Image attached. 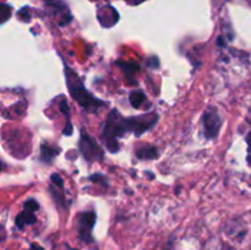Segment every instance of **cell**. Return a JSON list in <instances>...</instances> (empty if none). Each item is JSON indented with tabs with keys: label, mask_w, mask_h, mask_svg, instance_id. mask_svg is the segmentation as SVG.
<instances>
[{
	"label": "cell",
	"mask_w": 251,
	"mask_h": 250,
	"mask_svg": "<svg viewBox=\"0 0 251 250\" xmlns=\"http://www.w3.org/2000/svg\"><path fill=\"white\" fill-rule=\"evenodd\" d=\"M64 73H65L66 86L71 98L78 103V105L83 108L88 113H97L100 108L105 107L107 103L104 100L96 98L83 85L82 80L78 77L77 74L64 63Z\"/></svg>",
	"instance_id": "6da1fadb"
},
{
	"label": "cell",
	"mask_w": 251,
	"mask_h": 250,
	"mask_svg": "<svg viewBox=\"0 0 251 250\" xmlns=\"http://www.w3.org/2000/svg\"><path fill=\"white\" fill-rule=\"evenodd\" d=\"M122 114L118 109H112L108 114L107 120L104 123L102 131V137L104 139L105 145L110 152L119 151V144L118 139L124 136L122 127Z\"/></svg>",
	"instance_id": "7a4b0ae2"
},
{
	"label": "cell",
	"mask_w": 251,
	"mask_h": 250,
	"mask_svg": "<svg viewBox=\"0 0 251 250\" xmlns=\"http://www.w3.org/2000/svg\"><path fill=\"white\" fill-rule=\"evenodd\" d=\"M157 122H158V114L151 113V114H141L139 117H123L122 124L124 134L132 132L135 134V136H141L144 132L152 129L157 124Z\"/></svg>",
	"instance_id": "3957f363"
},
{
	"label": "cell",
	"mask_w": 251,
	"mask_h": 250,
	"mask_svg": "<svg viewBox=\"0 0 251 250\" xmlns=\"http://www.w3.org/2000/svg\"><path fill=\"white\" fill-rule=\"evenodd\" d=\"M78 151L87 162H100L104 158V151L97 144L95 139L85 130H81L80 141H78Z\"/></svg>",
	"instance_id": "277c9868"
},
{
	"label": "cell",
	"mask_w": 251,
	"mask_h": 250,
	"mask_svg": "<svg viewBox=\"0 0 251 250\" xmlns=\"http://www.w3.org/2000/svg\"><path fill=\"white\" fill-rule=\"evenodd\" d=\"M97 222V215L95 211H83L77 216V233L81 242L92 243L93 242V228Z\"/></svg>",
	"instance_id": "5b68a950"
},
{
	"label": "cell",
	"mask_w": 251,
	"mask_h": 250,
	"mask_svg": "<svg viewBox=\"0 0 251 250\" xmlns=\"http://www.w3.org/2000/svg\"><path fill=\"white\" fill-rule=\"evenodd\" d=\"M202 125H203V134L205 137L208 140H213L218 136L221 129H222L223 120L221 115L218 114L217 109L213 107H210L202 117Z\"/></svg>",
	"instance_id": "8992f818"
},
{
	"label": "cell",
	"mask_w": 251,
	"mask_h": 250,
	"mask_svg": "<svg viewBox=\"0 0 251 250\" xmlns=\"http://www.w3.org/2000/svg\"><path fill=\"white\" fill-rule=\"evenodd\" d=\"M49 193H50L51 198H53L58 208H64V210L68 208L65 190H64V180L59 173H53L50 175Z\"/></svg>",
	"instance_id": "52a82bcc"
},
{
	"label": "cell",
	"mask_w": 251,
	"mask_h": 250,
	"mask_svg": "<svg viewBox=\"0 0 251 250\" xmlns=\"http://www.w3.org/2000/svg\"><path fill=\"white\" fill-rule=\"evenodd\" d=\"M36 221L37 218H36V215H34V212H32V211H28V210H25L24 208V211L20 212L19 215L16 216V218H15V225H16L17 229L22 230L26 225H33Z\"/></svg>",
	"instance_id": "ba28073f"
},
{
	"label": "cell",
	"mask_w": 251,
	"mask_h": 250,
	"mask_svg": "<svg viewBox=\"0 0 251 250\" xmlns=\"http://www.w3.org/2000/svg\"><path fill=\"white\" fill-rule=\"evenodd\" d=\"M59 152H60L59 147L43 144L41 145V157H39V159L43 163H51V161L59 154Z\"/></svg>",
	"instance_id": "9c48e42d"
},
{
	"label": "cell",
	"mask_w": 251,
	"mask_h": 250,
	"mask_svg": "<svg viewBox=\"0 0 251 250\" xmlns=\"http://www.w3.org/2000/svg\"><path fill=\"white\" fill-rule=\"evenodd\" d=\"M136 157L139 159H154L158 157V150L157 147L152 146V145H145L141 146L139 150H136Z\"/></svg>",
	"instance_id": "30bf717a"
},
{
	"label": "cell",
	"mask_w": 251,
	"mask_h": 250,
	"mask_svg": "<svg viewBox=\"0 0 251 250\" xmlns=\"http://www.w3.org/2000/svg\"><path fill=\"white\" fill-rule=\"evenodd\" d=\"M145 100H146V95H145V92L142 90H135L130 93L129 102L130 104L134 108H136V109L141 107V104Z\"/></svg>",
	"instance_id": "8fae6325"
},
{
	"label": "cell",
	"mask_w": 251,
	"mask_h": 250,
	"mask_svg": "<svg viewBox=\"0 0 251 250\" xmlns=\"http://www.w3.org/2000/svg\"><path fill=\"white\" fill-rule=\"evenodd\" d=\"M118 65H120V68L124 70V73L126 74V75L132 76L135 73H137V71L140 70V66L136 65V64H131V63H122V61H119L118 63Z\"/></svg>",
	"instance_id": "7c38bea8"
},
{
	"label": "cell",
	"mask_w": 251,
	"mask_h": 250,
	"mask_svg": "<svg viewBox=\"0 0 251 250\" xmlns=\"http://www.w3.org/2000/svg\"><path fill=\"white\" fill-rule=\"evenodd\" d=\"M11 15V6L7 4H1V9H0V16H1V24H5L7 19Z\"/></svg>",
	"instance_id": "4fadbf2b"
},
{
	"label": "cell",
	"mask_w": 251,
	"mask_h": 250,
	"mask_svg": "<svg viewBox=\"0 0 251 250\" xmlns=\"http://www.w3.org/2000/svg\"><path fill=\"white\" fill-rule=\"evenodd\" d=\"M24 208L25 210L32 211V212H36L39 208V203L37 202V200H34V199H28V200L25 201Z\"/></svg>",
	"instance_id": "5bb4252c"
},
{
	"label": "cell",
	"mask_w": 251,
	"mask_h": 250,
	"mask_svg": "<svg viewBox=\"0 0 251 250\" xmlns=\"http://www.w3.org/2000/svg\"><path fill=\"white\" fill-rule=\"evenodd\" d=\"M88 179H90L91 181H93V183H100L102 185H104V186L108 185L107 180H105V178L100 173H95L93 175H91Z\"/></svg>",
	"instance_id": "9a60e30c"
},
{
	"label": "cell",
	"mask_w": 251,
	"mask_h": 250,
	"mask_svg": "<svg viewBox=\"0 0 251 250\" xmlns=\"http://www.w3.org/2000/svg\"><path fill=\"white\" fill-rule=\"evenodd\" d=\"M147 66L151 69H157L159 66V59L157 56H151V58L147 60Z\"/></svg>",
	"instance_id": "2e32d148"
},
{
	"label": "cell",
	"mask_w": 251,
	"mask_h": 250,
	"mask_svg": "<svg viewBox=\"0 0 251 250\" xmlns=\"http://www.w3.org/2000/svg\"><path fill=\"white\" fill-rule=\"evenodd\" d=\"M27 11H28V9H27V7H24V9L21 10V11H19V15H17V16H19V19H21L22 21H25V22H28L29 21V14H27Z\"/></svg>",
	"instance_id": "e0dca14e"
},
{
	"label": "cell",
	"mask_w": 251,
	"mask_h": 250,
	"mask_svg": "<svg viewBox=\"0 0 251 250\" xmlns=\"http://www.w3.org/2000/svg\"><path fill=\"white\" fill-rule=\"evenodd\" d=\"M28 250H44L43 247H41L39 244H36V243H32L31 247H29Z\"/></svg>",
	"instance_id": "ac0fdd59"
},
{
	"label": "cell",
	"mask_w": 251,
	"mask_h": 250,
	"mask_svg": "<svg viewBox=\"0 0 251 250\" xmlns=\"http://www.w3.org/2000/svg\"><path fill=\"white\" fill-rule=\"evenodd\" d=\"M247 141H248V144H249V146H250V150H251V130H250V132H249V134H248Z\"/></svg>",
	"instance_id": "d6986e66"
},
{
	"label": "cell",
	"mask_w": 251,
	"mask_h": 250,
	"mask_svg": "<svg viewBox=\"0 0 251 250\" xmlns=\"http://www.w3.org/2000/svg\"><path fill=\"white\" fill-rule=\"evenodd\" d=\"M141 1H144V0H132V2H134V4H139V2H141Z\"/></svg>",
	"instance_id": "ffe728a7"
},
{
	"label": "cell",
	"mask_w": 251,
	"mask_h": 250,
	"mask_svg": "<svg viewBox=\"0 0 251 250\" xmlns=\"http://www.w3.org/2000/svg\"><path fill=\"white\" fill-rule=\"evenodd\" d=\"M47 1H50V0H47Z\"/></svg>",
	"instance_id": "44dd1931"
}]
</instances>
